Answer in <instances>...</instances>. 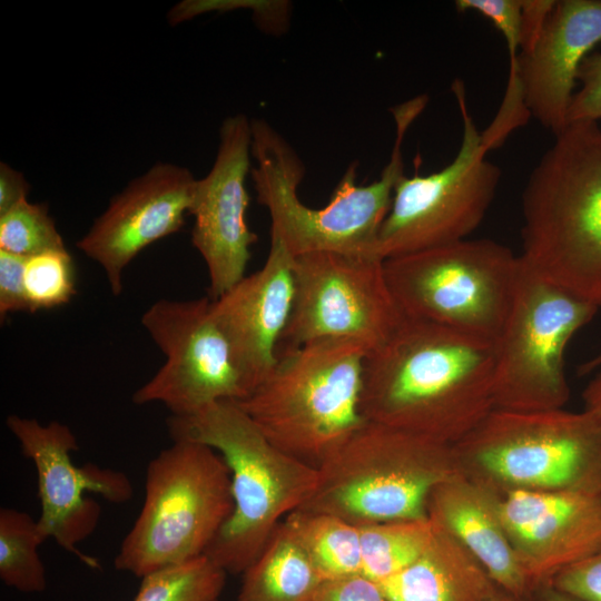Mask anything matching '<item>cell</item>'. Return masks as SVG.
Masks as SVG:
<instances>
[{
    "instance_id": "6da1fadb",
    "label": "cell",
    "mask_w": 601,
    "mask_h": 601,
    "mask_svg": "<svg viewBox=\"0 0 601 601\" xmlns=\"http://www.w3.org/2000/svg\"><path fill=\"white\" fill-rule=\"evenodd\" d=\"M495 341L404 316L364 363L366 421L454 445L494 410Z\"/></svg>"
},
{
    "instance_id": "7a4b0ae2",
    "label": "cell",
    "mask_w": 601,
    "mask_h": 601,
    "mask_svg": "<svg viewBox=\"0 0 601 601\" xmlns=\"http://www.w3.org/2000/svg\"><path fill=\"white\" fill-rule=\"evenodd\" d=\"M427 104L425 95L396 106V136L381 177L356 184V164L347 167L326 206L311 208L298 197L304 165L289 144L265 120H252V178L257 200L270 216V237L293 257L316 252L377 257L381 226L391 208L394 188L404 175L402 144ZM381 259V258H380Z\"/></svg>"
},
{
    "instance_id": "3957f363",
    "label": "cell",
    "mask_w": 601,
    "mask_h": 601,
    "mask_svg": "<svg viewBox=\"0 0 601 601\" xmlns=\"http://www.w3.org/2000/svg\"><path fill=\"white\" fill-rule=\"evenodd\" d=\"M522 193L521 258L539 275L601 307V127L569 122Z\"/></svg>"
},
{
    "instance_id": "277c9868",
    "label": "cell",
    "mask_w": 601,
    "mask_h": 601,
    "mask_svg": "<svg viewBox=\"0 0 601 601\" xmlns=\"http://www.w3.org/2000/svg\"><path fill=\"white\" fill-rule=\"evenodd\" d=\"M173 441L206 444L225 460L234 511L205 555L226 573H243L282 521L314 492L318 472L275 446L235 401L190 415H170Z\"/></svg>"
},
{
    "instance_id": "5b68a950",
    "label": "cell",
    "mask_w": 601,
    "mask_h": 601,
    "mask_svg": "<svg viewBox=\"0 0 601 601\" xmlns=\"http://www.w3.org/2000/svg\"><path fill=\"white\" fill-rule=\"evenodd\" d=\"M368 349L324 339L278 354L237 404L279 450L318 469L367 421L361 410Z\"/></svg>"
},
{
    "instance_id": "8992f818",
    "label": "cell",
    "mask_w": 601,
    "mask_h": 601,
    "mask_svg": "<svg viewBox=\"0 0 601 601\" xmlns=\"http://www.w3.org/2000/svg\"><path fill=\"white\" fill-rule=\"evenodd\" d=\"M453 447L460 475L499 496L601 494V423L585 410L494 408Z\"/></svg>"
},
{
    "instance_id": "52a82bcc",
    "label": "cell",
    "mask_w": 601,
    "mask_h": 601,
    "mask_svg": "<svg viewBox=\"0 0 601 601\" xmlns=\"http://www.w3.org/2000/svg\"><path fill=\"white\" fill-rule=\"evenodd\" d=\"M317 472L299 510L356 526L427 518L433 489L460 474L453 445L368 421Z\"/></svg>"
},
{
    "instance_id": "ba28073f",
    "label": "cell",
    "mask_w": 601,
    "mask_h": 601,
    "mask_svg": "<svg viewBox=\"0 0 601 601\" xmlns=\"http://www.w3.org/2000/svg\"><path fill=\"white\" fill-rule=\"evenodd\" d=\"M233 511L224 457L206 444L176 440L147 466L144 503L115 566L141 579L205 555Z\"/></svg>"
},
{
    "instance_id": "9c48e42d",
    "label": "cell",
    "mask_w": 601,
    "mask_h": 601,
    "mask_svg": "<svg viewBox=\"0 0 601 601\" xmlns=\"http://www.w3.org/2000/svg\"><path fill=\"white\" fill-rule=\"evenodd\" d=\"M521 258L495 240L463 239L384 260L404 316L496 341L509 315Z\"/></svg>"
},
{
    "instance_id": "30bf717a",
    "label": "cell",
    "mask_w": 601,
    "mask_h": 601,
    "mask_svg": "<svg viewBox=\"0 0 601 601\" xmlns=\"http://www.w3.org/2000/svg\"><path fill=\"white\" fill-rule=\"evenodd\" d=\"M598 309L521 258L511 308L495 341L494 408H563L570 398L565 348Z\"/></svg>"
},
{
    "instance_id": "8fae6325",
    "label": "cell",
    "mask_w": 601,
    "mask_h": 601,
    "mask_svg": "<svg viewBox=\"0 0 601 601\" xmlns=\"http://www.w3.org/2000/svg\"><path fill=\"white\" fill-rule=\"evenodd\" d=\"M452 89L463 121L459 151L440 171L398 179L377 237L382 260L466 239L495 196L501 170L485 157L463 82L456 79Z\"/></svg>"
},
{
    "instance_id": "7c38bea8",
    "label": "cell",
    "mask_w": 601,
    "mask_h": 601,
    "mask_svg": "<svg viewBox=\"0 0 601 601\" xmlns=\"http://www.w3.org/2000/svg\"><path fill=\"white\" fill-rule=\"evenodd\" d=\"M295 296L278 354L324 339H346L368 352L404 318L376 257L316 252L294 257Z\"/></svg>"
},
{
    "instance_id": "4fadbf2b",
    "label": "cell",
    "mask_w": 601,
    "mask_h": 601,
    "mask_svg": "<svg viewBox=\"0 0 601 601\" xmlns=\"http://www.w3.org/2000/svg\"><path fill=\"white\" fill-rule=\"evenodd\" d=\"M141 324L166 357L132 395L136 404H164L171 415H190L220 401H242L252 390L210 311L208 296L159 299Z\"/></svg>"
},
{
    "instance_id": "5bb4252c",
    "label": "cell",
    "mask_w": 601,
    "mask_h": 601,
    "mask_svg": "<svg viewBox=\"0 0 601 601\" xmlns=\"http://www.w3.org/2000/svg\"><path fill=\"white\" fill-rule=\"evenodd\" d=\"M6 424L21 453L36 467L41 505L37 523L41 535L45 540L53 539L90 569H99L98 560L78 548L93 533L101 516L100 504L86 493L124 503L132 497L131 481L120 471L90 463L77 466L71 460V452L78 449L77 439L66 424H41L16 414L9 415Z\"/></svg>"
},
{
    "instance_id": "9a60e30c",
    "label": "cell",
    "mask_w": 601,
    "mask_h": 601,
    "mask_svg": "<svg viewBox=\"0 0 601 601\" xmlns=\"http://www.w3.org/2000/svg\"><path fill=\"white\" fill-rule=\"evenodd\" d=\"M252 156V121L238 114L226 118L209 173L195 184L189 214L191 243L207 267L208 297L216 299L246 276L257 235L247 224L246 176Z\"/></svg>"
},
{
    "instance_id": "2e32d148",
    "label": "cell",
    "mask_w": 601,
    "mask_h": 601,
    "mask_svg": "<svg viewBox=\"0 0 601 601\" xmlns=\"http://www.w3.org/2000/svg\"><path fill=\"white\" fill-rule=\"evenodd\" d=\"M196 178L185 167L158 162L110 200L77 247L105 272L120 295L124 272L152 243L177 233L189 214Z\"/></svg>"
},
{
    "instance_id": "e0dca14e",
    "label": "cell",
    "mask_w": 601,
    "mask_h": 601,
    "mask_svg": "<svg viewBox=\"0 0 601 601\" xmlns=\"http://www.w3.org/2000/svg\"><path fill=\"white\" fill-rule=\"evenodd\" d=\"M500 515L535 591L563 569L601 551V494L514 491Z\"/></svg>"
},
{
    "instance_id": "ac0fdd59",
    "label": "cell",
    "mask_w": 601,
    "mask_h": 601,
    "mask_svg": "<svg viewBox=\"0 0 601 601\" xmlns=\"http://www.w3.org/2000/svg\"><path fill=\"white\" fill-rule=\"evenodd\" d=\"M293 264L294 257L282 242L270 237L264 266L210 299L213 317L252 391L277 362L278 344L294 304Z\"/></svg>"
},
{
    "instance_id": "d6986e66",
    "label": "cell",
    "mask_w": 601,
    "mask_h": 601,
    "mask_svg": "<svg viewBox=\"0 0 601 601\" xmlns=\"http://www.w3.org/2000/svg\"><path fill=\"white\" fill-rule=\"evenodd\" d=\"M601 42V0L555 1L535 45L519 53L530 116L555 136L568 125L579 67Z\"/></svg>"
},
{
    "instance_id": "ffe728a7",
    "label": "cell",
    "mask_w": 601,
    "mask_h": 601,
    "mask_svg": "<svg viewBox=\"0 0 601 601\" xmlns=\"http://www.w3.org/2000/svg\"><path fill=\"white\" fill-rule=\"evenodd\" d=\"M427 516L461 543L499 588L519 595L535 592L503 525L499 495L457 474L433 489Z\"/></svg>"
},
{
    "instance_id": "44dd1931",
    "label": "cell",
    "mask_w": 601,
    "mask_h": 601,
    "mask_svg": "<svg viewBox=\"0 0 601 601\" xmlns=\"http://www.w3.org/2000/svg\"><path fill=\"white\" fill-rule=\"evenodd\" d=\"M435 525V534L425 551L404 570L378 583L386 598L390 601H487L497 585L461 543Z\"/></svg>"
},
{
    "instance_id": "7402d4cb",
    "label": "cell",
    "mask_w": 601,
    "mask_h": 601,
    "mask_svg": "<svg viewBox=\"0 0 601 601\" xmlns=\"http://www.w3.org/2000/svg\"><path fill=\"white\" fill-rule=\"evenodd\" d=\"M324 579L288 528H276L243 572L236 601H313Z\"/></svg>"
},
{
    "instance_id": "603a6c76",
    "label": "cell",
    "mask_w": 601,
    "mask_h": 601,
    "mask_svg": "<svg viewBox=\"0 0 601 601\" xmlns=\"http://www.w3.org/2000/svg\"><path fill=\"white\" fill-rule=\"evenodd\" d=\"M325 580L363 574L359 528L328 513L295 510L284 520Z\"/></svg>"
},
{
    "instance_id": "cb8c5ba5",
    "label": "cell",
    "mask_w": 601,
    "mask_h": 601,
    "mask_svg": "<svg viewBox=\"0 0 601 601\" xmlns=\"http://www.w3.org/2000/svg\"><path fill=\"white\" fill-rule=\"evenodd\" d=\"M359 528L363 574L377 583L413 563L432 541L436 525L427 516Z\"/></svg>"
},
{
    "instance_id": "d4e9b609",
    "label": "cell",
    "mask_w": 601,
    "mask_h": 601,
    "mask_svg": "<svg viewBox=\"0 0 601 601\" xmlns=\"http://www.w3.org/2000/svg\"><path fill=\"white\" fill-rule=\"evenodd\" d=\"M46 540L37 520L11 508L0 510V579L18 591L32 593L46 589V571L38 548Z\"/></svg>"
},
{
    "instance_id": "484cf974",
    "label": "cell",
    "mask_w": 601,
    "mask_h": 601,
    "mask_svg": "<svg viewBox=\"0 0 601 601\" xmlns=\"http://www.w3.org/2000/svg\"><path fill=\"white\" fill-rule=\"evenodd\" d=\"M226 572L206 555L141 578L134 601H217Z\"/></svg>"
},
{
    "instance_id": "4316f807",
    "label": "cell",
    "mask_w": 601,
    "mask_h": 601,
    "mask_svg": "<svg viewBox=\"0 0 601 601\" xmlns=\"http://www.w3.org/2000/svg\"><path fill=\"white\" fill-rule=\"evenodd\" d=\"M65 248L46 203H30L26 198L0 216V250L29 258Z\"/></svg>"
},
{
    "instance_id": "83f0119b",
    "label": "cell",
    "mask_w": 601,
    "mask_h": 601,
    "mask_svg": "<svg viewBox=\"0 0 601 601\" xmlns=\"http://www.w3.org/2000/svg\"><path fill=\"white\" fill-rule=\"evenodd\" d=\"M23 284L30 313L67 304L76 294L70 253L55 249L26 258Z\"/></svg>"
},
{
    "instance_id": "f1b7e54d",
    "label": "cell",
    "mask_w": 601,
    "mask_h": 601,
    "mask_svg": "<svg viewBox=\"0 0 601 601\" xmlns=\"http://www.w3.org/2000/svg\"><path fill=\"white\" fill-rule=\"evenodd\" d=\"M577 80L580 89L573 93L568 110V124L601 119V51L588 55L581 62Z\"/></svg>"
},
{
    "instance_id": "f546056e",
    "label": "cell",
    "mask_w": 601,
    "mask_h": 601,
    "mask_svg": "<svg viewBox=\"0 0 601 601\" xmlns=\"http://www.w3.org/2000/svg\"><path fill=\"white\" fill-rule=\"evenodd\" d=\"M548 584L579 601H601V551L563 569Z\"/></svg>"
},
{
    "instance_id": "4dcf8cb0",
    "label": "cell",
    "mask_w": 601,
    "mask_h": 601,
    "mask_svg": "<svg viewBox=\"0 0 601 601\" xmlns=\"http://www.w3.org/2000/svg\"><path fill=\"white\" fill-rule=\"evenodd\" d=\"M26 258L0 250V317L29 312L23 284Z\"/></svg>"
},
{
    "instance_id": "1f68e13d",
    "label": "cell",
    "mask_w": 601,
    "mask_h": 601,
    "mask_svg": "<svg viewBox=\"0 0 601 601\" xmlns=\"http://www.w3.org/2000/svg\"><path fill=\"white\" fill-rule=\"evenodd\" d=\"M313 601H390L380 584L364 574L325 580Z\"/></svg>"
},
{
    "instance_id": "d6a6232c",
    "label": "cell",
    "mask_w": 601,
    "mask_h": 601,
    "mask_svg": "<svg viewBox=\"0 0 601 601\" xmlns=\"http://www.w3.org/2000/svg\"><path fill=\"white\" fill-rule=\"evenodd\" d=\"M554 4L555 0H522L520 53L533 48Z\"/></svg>"
},
{
    "instance_id": "836d02e7",
    "label": "cell",
    "mask_w": 601,
    "mask_h": 601,
    "mask_svg": "<svg viewBox=\"0 0 601 601\" xmlns=\"http://www.w3.org/2000/svg\"><path fill=\"white\" fill-rule=\"evenodd\" d=\"M30 185L22 173L6 162L0 164V216L26 199Z\"/></svg>"
},
{
    "instance_id": "e575fe53",
    "label": "cell",
    "mask_w": 601,
    "mask_h": 601,
    "mask_svg": "<svg viewBox=\"0 0 601 601\" xmlns=\"http://www.w3.org/2000/svg\"><path fill=\"white\" fill-rule=\"evenodd\" d=\"M582 400L583 410L590 412L601 423V368L585 385Z\"/></svg>"
},
{
    "instance_id": "d590c367",
    "label": "cell",
    "mask_w": 601,
    "mask_h": 601,
    "mask_svg": "<svg viewBox=\"0 0 601 601\" xmlns=\"http://www.w3.org/2000/svg\"><path fill=\"white\" fill-rule=\"evenodd\" d=\"M535 594L539 601H579L570 595H566L558 590H555L550 584H544L540 587Z\"/></svg>"
},
{
    "instance_id": "8d00e7d4",
    "label": "cell",
    "mask_w": 601,
    "mask_h": 601,
    "mask_svg": "<svg viewBox=\"0 0 601 601\" xmlns=\"http://www.w3.org/2000/svg\"><path fill=\"white\" fill-rule=\"evenodd\" d=\"M487 601H539V599L535 592L532 594L519 595L497 587L495 592L487 599Z\"/></svg>"
},
{
    "instance_id": "74e56055",
    "label": "cell",
    "mask_w": 601,
    "mask_h": 601,
    "mask_svg": "<svg viewBox=\"0 0 601 601\" xmlns=\"http://www.w3.org/2000/svg\"><path fill=\"white\" fill-rule=\"evenodd\" d=\"M598 368H601V351L594 357H592L591 359L584 362L579 367L578 372L581 375H587V374H590L591 372H593V371H595Z\"/></svg>"
},
{
    "instance_id": "f35d334b",
    "label": "cell",
    "mask_w": 601,
    "mask_h": 601,
    "mask_svg": "<svg viewBox=\"0 0 601 601\" xmlns=\"http://www.w3.org/2000/svg\"><path fill=\"white\" fill-rule=\"evenodd\" d=\"M218 601V600H217Z\"/></svg>"
}]
</instances>
